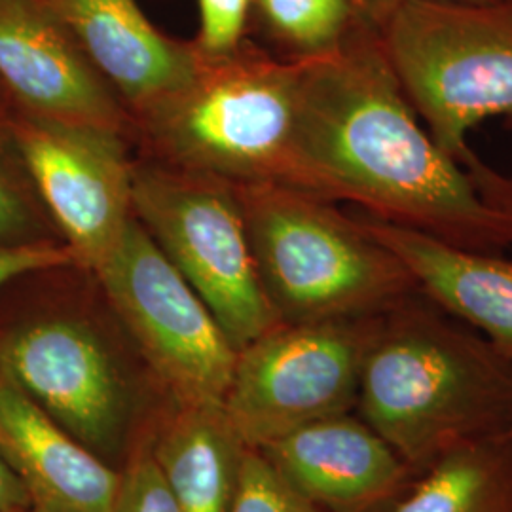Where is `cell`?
<instances>
[{
	"label": "cell",
	"mask_w": 512,
	"mask_h": 512,
	"mask_svg": "<svg viewBox=\"0 0 512 512\" xmlns=\"http://www.w3.org/2000/svg\"><path fill=\"white\" fill-rule=\"evenodd\" d=\"M380 315L281 323L238 351L224 414L247 448L357 404L366 351Z\"/></svg>",
	"instance_id": "cell-9"
},
{
	"label": "cell",
	"mask_w": 512,
	"mask_h": 512,
	"mask_svg": "<svg viewBox=\"0 0 512 512\" xmlns=\"http://www.w3.org/2000/svg\"><path fill=\"white\" fill-rule=\"evenodd\" d=\"M378 33L408 103L440 150L495 203L512 207L511 177L467 143L480 122L512 124V0H418Z\"/></svg>",
	"instance_id": "cell-4"
},
{
	"label": "cell",
	"mask_w": 512,
	"mask_h": 512,
	"mask_svg": "<svg viewBox=\"0 0 512 512\" xmlns=\"http://www.w3.org/2000/svg\"><path fill=\"white\" fill-rule=\"evenodd\" d=\"M353 217L399 256L421 293L482 334L512 363V256L456 247L365 211Z\"/></svg>",
	"instance_id": "cell-15"
},
{
	"label": "cell",
	"mask_w": 512,
	"mask_h": 512,
	"mask_svg": "<svg viewBox=\"0 0 512 512\" xmlns=\"http://www.w3.org/2000/svg\"><path fill=\"white\" fill-rule=\"evenodd\" d=\"M29 509H33V503L25 486L0 456V512H25Z\"/></svg>",
	"instance_id": "cell-24"
},
{
	"label": "cell",
	"mask_w": 512,
	"mask_h": 512,
	"mask_svg": "<svg viewBox=\"0 0 512 512\" xmlns=\"http://www.w3.org/2000/svg\"><path fill=\"white\" fill-rule=\"evenodd\" d=\"M0 456L46 512H112L120 471L0 374Z\"/></svg>",
	"instance_id": "cell-14"
},
{
	"label": "cell",
	"mask_w": 512,
	"mask_h": 512,
	"mask_svg": "<svg viewBox=\"0 0 512 512\" xmlns=\"http://www.w3.org/2000/svg\"><path fill=\"white\" fill-rule=\"evenodd\" d=\"M90 59L129 116L188 82L200 52L160 31L137 0H40Z\"/></svg>",
	"instance_id": "cell-13"
},
{
	"label": "cell",
	"mask_w": 512,
	"mask_h": 512,
	"mask_svg": "<svg viewBox=\"0 0 512 512\" xmlns=\"http://www.w3.org/2000/svg\"><path fill=\"white\" fill-rule=\"evenodd\" d=\"M46 241L63 243L31 183H23L0 156V245Z\"/></svg>",
	"instance_id": "cell-19"
},
{
	"label": "cell",
	"mask_w": 512,
	"mask_h": 512,
	"mask_svg": "<svg viewBox=\"0 0 512 512\" xmlns=\"http://www.w3.org/2000/svg\"><path fill=\"white\" fill-rule=\"evenodd\" d=\"M511 431H512V427H511Z\"/></svg>",
	"instance_id": "cell-27"
},
{
	"label": "cell",
	"mask_w": 512,
	"mask_h": 512,
	"mask_svg": "<svg viewBox=\"0 0 512 512\" xmlns=\"http://www.w3.org/2000/svg\"><path fill=\"white\" fill-rule=\"evenodd\" d=\"M251 0H198L200 27L192 38L205 57H220L238 50L247 38Z\"/></svg>",
	"instance_id": "cell-22"
},
{
	"label": "cell",
	"mask_w": 512,
	"mask_h": 512,
	"mask_svg": "<svg viewBox=\"0 0 512 512\" xmlns=\"http://www.w3.org/2000/svg\"><path fill=\"white\" fill-rule=\"evenodd\" d=\"M92 274L175 406H224L238 349L135 215Z\"/></svg>",
	"instance_id": "cell-8"
},
{
	"label": "cell",
	"mask_w": 512,
	"mask_h": 512,
	"mask_svg": "<svg viewBox=\"0 0 512 512\" xmlns=\"http://www.w3.org/2000/svg\"><path fill=\"white\" fill-rule=\"evenodd\" d=\"M131 209L234 348L281 325L262 287L234 184L135 156Z\"/></svg>",
	"instance_id": "cell-7"
},
{
	"label": "cell",
	"mask_w": 512,
	"mask_h": 512,
	"mask_svg": "<svg viewBox=\"0 0 512 512\" xmlns=\"http://www.w3.org/2000/svg\"><path fill=\"white\" fill-rule=\"evenodd\" d=\"M148 448L183 512H232L247 446L224 406H175Z\"/></svg>",
	"instance_id": "cell-16"
},
{
	"label": "cell",
	"mask_w": 512,
	"mask_h": 512,
	"mask_svg": "<svg viewBox=\"0 0 512 512\" xmlns=\"http://www.w3.org/2000/svg\"><path fill=\"white\" fill-rule=\"evenodd\" d=\"M393 512H512V431L444 454Z\"/></svg>",
	"instance_id": "cell-17"
},
{
	"label": "cell",
	"mask_w": 512,
	"mask_h": 512,
	"mask_svg": "<svg viewBox=\"0 0 512 512\" xmlns=\"http://www.w3.org/2000/svg\"><path fill=\"white\" fill-rule=\"evenodd\" d=\"M112 512H183L150 454L148 440L137 444L120 471Z\"/></svg>",
	"instance_id": "cell-21"
},
{
	"label": "cell",
	"mask_w": 512,
	"mask_h": 512,
	"mask_svg": "<svg viewBox=\"0 0 512 512\" xmlns=\"http://www.w3.org/2000/svg\"><path fill=\"white\" fill-rule=\"evenodd\" d=\"M262 287L281 323L378 315L418 291L353 215L283 184H234Z\"/></svg>",
	"instance_id": "cell-5"
},
{
	"label": "cell",
	"mask_w": 512,
	"mask_h": 512,
	"mask_svg": "<svg viewBox=\"0 0 512 512\" xmlns=\"http://www.w3.org/2000/svg\"><path fill=\"white\" fill-rule=\"evenodd\" d=\"M8 135L59 238L80 268L95 272L133 217L131 141L25 109L8 122Z\"/></svg>",
	"instance_id": "cell-10"
},
{
	"label": "cell",
	"mask_w": 512,
	"mask_h": 512,
	"mask_svg": "<svg viewBox=\"0 0 512 512\" xmlns=\"http://www.w3.org/2000/svg\"><path fill=\"white\" fill-rule=\"evenodd\" d=\"M361 18L365 19L370 27L380 31L385 25V21L391 18L399 8L410 2L418 0H353ZM463 2H484V0H463Z\"/></svg>",
	"instance_id": "cell-25"
},
{
	"label": "cell",
	"mask_w": 512,
	"mask_h": 512,
	"mask_svg": "<svg viewBox=\"0 0 512 512\" xmlns=\"http://www.w3.org/2000/svg\"><path fill=\"white\" fill-rule=\"evenodd\" d=\"M296 150L315 196L463 249L512 247V207L495 203L440 150L370 25L302 65Z\"/></svg>",
	"instance_id": "cell-1"
},
{
	"label": "cell",
	"mask_w": 512,
	"mask_h": 512,
	"mask_svg": "<svg viewBox=\"0 0 512 512\" xmlns=\"http://www.w3.org/2000/svg\"><path fill=\"white\" fill-rule=\"evenodd\" d=\"M279 475L325 512L380 511L403 494L410 467L366 421H315L258 450Z\"/></svg>",
	"instance_id": "cell-12"
},
{
	"label": "cell",
	"mask_w": 512,
	"mask_h": 512,
	"mask_svg": "<svg viewBox=\"0 0 512 512\" xmlns=\"http://www.w3.org/2000/svg\"><path fill=\"white\" fill-rule=\"evenodd\" d=\"M133 361L143 359L95 275L92 289L82 285L78 298L40 306L0 327V374L109 465L124 454L135 416Z\"/></svg>",
	"instance_id": "cell-6"
},
{
	"label": "cell",
	"mask_w": 512,
	"mask_h": 512,
	"mask_svg": "<svg viewBox=\"0 0 512 512\" xmlns=\"http://www.w3.org/2000/svg\"><path fill=\"white\" fill-rule=\"evenodd\" d=\"M357 406L423 473L458 446L511 431L512 363L418 289L380 315Z\"/></svg>",
	"instance_id": "cell-2"
},
{
	"label": "cell",
	"mask_w": 512,
	"mask_h": 512,
	"mask_svg": "<svg viewBox=\"0 0 512 512\" xmlns=\"http://www.w3.org/2000/svg\"><path fill=\"white\" fill-rule=\"evenodd\" d=\"M0 82L21 109L131 141L126 105L40 0H0Z\"/></svg>",
	"instance_id": "cell-11"
},
{
	"label": "cell",
	"mask_w": 512,
	"mask_h": 512,
	"mask_svg": "<svg viewBox=\"0 0 512 512\" xmlns=\"http://www.w3.org/2000/svg\"><path fill=\"white\" fill-rule=\"evenodd\" d=\"M76 264L71 249L63 243L0 245V293L27 275Z\"/></svg>",
	"instance_id": "cell-23"
},
{
	"label": "cell",
	"mask_w": 512,
	"mask_h": 512,
	"mask_svg": "<svg viewBox=\"0 0 512 512\" xmlns=\"http://www.w3.org/2000/svg\"><path fill=\"white\" fill-rule=\"evenodd\" d=\"M25 512H46V511H38V509H29V511H25Z\"/></svg>",
	"instance_id": "cell-26"
},
{
	"label": "cell",
	"mask_w": 512,
	"mask_h": 512,
	"mask_svg": "<svg viewBox=\"0 0 512 512\" xmlns=\"http://www.w3.org/2000/svg\"><path fill=\"white\" fill-rule=\"evenodd\" d=\"M363 25L353 0H251L247 38L285 63L304 65L338 52Z\"/></svg>",
	"instance_id": "cell-18"
},
{
	"label": "cell",
	"mask_w": 512,
	"mask_h": 512,
	"mask_svg": "<svg viewBox=\"0 0 512 512\" xmlns=\"http://www.w3.org/2000/svg\"><path fill=\"white\" fill-rule=\"evenodd\" d=\"M232 512H325L298 494L255 448H247Z\"/></svg>",
	"instance_id": "cell-20"
},
{
	"label": "cell",
	"mask_w": 512,
	"mask_h": 512,
	"mask_svg": "<svg viewBox=\"0 0 512 512\" xmlns=\"http://www.w3.org/2000/svg\"><path fill=\"white\" fill-rule=\"evenodd\" d=\"M300 73L302 65L251 38L230 54H200L188 82L131 114L135 156L232 184L308 192L296 150Z\"/></svg>",
	"instance_id": "cell-3"
}]
</instances>
